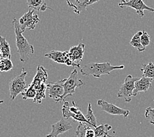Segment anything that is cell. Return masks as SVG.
<instances>
[{
  "label": "cell",
  "instance_id": "obj_8",
  "mask_svg": "<svg viewBox=\"0 0 154 137\" xmlns=\"http://www.w3.org/2000/svg\"><path fill=\"white\" fill-rule=\"evenodd\" d=\"M34 10L30 9L29 11L24 13L19 19V27L21 33H23L26 29L34 30L36 24L40 22L38 15H34Z\"/></svg>",
  "mask_w": 154,
  "mask_h": 137
},
{
  "label": "cell",
  "instance_id": "obj_22",
  "mask_svg": "<svg viewBox=\"0 0 154 137\" xmlns=\"http://www.w3.org/2000/svg\"><path fill=\"white\" fill-rule=\"evenodd\" d=\"M85 117L88 121V123L92 126L93 128H96L97 126V119L95 117V115L94 114V112L92 108V105L91 104H89L88 105V109H87V113L85 115Z\"/></svg>",
  "mask_w": 154,
  "mask_h": 137
},
{
  "label": "cell",
  "instance_id": "obj_29",
  "mask_svg": "<svg viewBox=\"0 0 154 137\" xmlns=\"http://www.w3.org/2000/svg\"><path fill=\"white\" fill-rule=\"evenodd\" d=\"M68 5L70 8H72L74 9V12L76 14H78V11H77V6L80 3L79 0H66Z\"/></svg>",
  "mask_w": 154,
  "mask_h": 137
},
{
  "label": "cell",
  "instance_id": "obj_6",
  "mask_svg": "<svg viewBox=\"0 0 154 137\" xmlns=\"http://www.w3.org/2000/svg\"><path fill=\"white\" fill-rule=\"evenodd\" d=\"M62 114L64 118H72L75 121L88 123V121L86 119L85 116L83 115L80 109L75 105V101L73 100L72 106H70L68 101H65L62 107Z\"/></svg>",
  "mask_w": 154,
  "mask_h": 137
},
{
  "label": "cell",
  "instance_id": "obj_14",
  "mask_svg": "<svg viewBox=\"0 0 154 137\" xmlns=\"http://www.w3.org/2000/svg\"><path fill=\"white\" fill-rule=\"evenodd\" d=\"M48 78V72L43 66L38 65L37 67L36 74L31 83V85H32L36 90L39 88L43 83L47 82Z\"/></svg>",
  "mask_w": 154,
  "mask_h": 137
},
{
  "label": "cell",
  "instance_id": "obj_28",
  "mask_svg": "<svg viewBox=\"0 0 154 137\" xmlns=\"http://www.w3.org/2000/svg\"><path fill=\"white\" fill-rule=\"evenodd\" d=\"M140 40H141V43L143 47L146 48L148 46V45H149L150 44V36L145 30L143 31Z\"/></svg>",
  "mask_w": 154,
  "mask_h": 137
},
{
  "label": "cell",
  "instance_id": "obj_12",
  "mask_svg": "<svg viewBox=\"0 0 154 137\" xmlns=\"http://www.w3.org/2000/svg\"><path fill=\"white\" fill-rule=\"evenodd\" d=\"M72 129L71 123L66 120V118H62L60 121L51 125V132L46 135V137H57L58 135L63 134L65 132Z\"/></svg>",
  "mask_w": 154,
  "mask_h": 137
},
{
  "label": "cell",
  "instance_id": "obj_11",
  "mask_svg": "<svg viewBox=\"0 0 154 137\" xmlns=\"http://www.w3.org/2000/svg\"><path fill=\"white\" fill-rule=\"evenodd\" d=\"M119 6L121 8H123L124 6H126L130 7L131 8L134 9L136 10V13L141 18L144 16L143 11L147 10L149 11L154 12V9L149 8L148 5H146L143 3V0H128V1L125 3H119Z\"/></svg>",
  "mask_w": 154,
  "mask_h": 137
},
{
  "label": "cell",
  "instance_id": "obj_21",
  "mask_svg": "<svg viewBox=\"0 0 154 137\" xmlns=\"http://www.w3.org/2000/svg\"><path fill=\"white\" fill-rule=\"evenodd\" d=\"M46 89H47V86H46V84L45 83H43L39 88H38V89L36 90L37 91L36 96L33 100L34 103H36V104L42 103V100L45 99V98H46V95H45V90H46Z\"/></svg>",
  "mask_w": 154,
  "mask_h": 137
},
{
  "label": "cell",
  "instance_id": "obj_3",
  "mask_svg": "<svg viewBox=\"0 0 154 137\" xmlns=\"http://www.w3.org/2000/svg\"><path fill=\"white\" fill-rule=\"evenodd\" d=\"M27 72L24 71L23 67L21 73L19 75L13 78L9 83L10 99L13 101L19 94H21L28 87L25 80Z\"/></svg>",
  "mask_w": 154,
  "mask_h": 137
},
{
  "label": "cell",
  "instance_id": "obj_31",
  "mask_svg": "<svg viewBox=\"0 0 154 137\" xmlns=\"http://www.w3.org/2000/svg\"><path fill=\"white\" fill-rule=\"evenodd\" d=\"M4 103V100H0V104Z\"/></svg>",
  "mask_w": 154,
  "mask_h": 137
},
{
  "label": "cell",
  "instance_id": "obj_23",
  "mask_svg": "<svg viewBox=\"0 0 154 137\" xmlns=\"http://www.w3.org/2000/svg\"><path fill=\"white\" fill-rule=\"evenodd\" d=\"M37 91L35 88L30 84L29 86L23 92L21 93V95L23 96V99L26 100L27 99H34L35 97L36 96Z\"/></svg>",
  "mask_w": 154,
  "mask_h": 137
},
{
  "label": "cell",
  "instance_id": "obj_19",
  "mask_svg": "<svg viewBox=\"0 0 154 137\" xmlns=\"http://www.w3.org/2000/svg\"><path fill=\"white\" fill-rule=\"evenodd\" d=\"M142 33L143 31H138V33H136L134 36H132V39L130 42L131 45L132 47L135 48L138 52H142L146 50V48L143 47L141 43L140 38L142 35Z\"/></svg>",
  "mask_w": 154,
  "mask_h": 137
},
{
  "label": "cell",
  "instance_id": "obj_2",
  "mask_svg": "<svg viewBox=\"0 0 154 137\" xmlns=\"http://www.w3.org/2000/svg\"><path fill=\"white\" fill-rule=\"evenodd\" d=\"M124 68V65L113 66L109 62L90 63L80 69V73L85 76L92 75L96 78H100L102 75H109L114 70L123 69Z\"/></svg>",
  "mask_w": 154,
  "mask_h": 137
},
{
  "label": "cell",
  "instance_id": "obj_25",
  "mask_svg": "<svg viewBox=\"0 0 154 137\" xmlns=\"http://www.w3.org/2000/svg\"><path fill=\"white\" fill-rule=\"evenodd\" d=\"M100 0H84L82 2H80L77 6V11H78V15L83 11L86 10L88 7L92 5L94 3L100 2Z\"/></svg>",
  "mask_w": 154,
  "mask_h": 137
},
{
  "label": "cell",
  "instance_id": "obj_7",
  "mask_svg": "<svg viewBox=\"0 0 154 137\" xmlns=\"http://www.w3.org/2000/svg\"><path fill=\"white\" fill-rule=\"evenodd\" d=\"M65 79H61L56 83L46 82L47 89L48 90L49 96L55 102L63 101V95L65 90L63 84L65 81Z\"/></svg>",
  "mask_w": 154,
  "mask_h": 137
},
{
  "label": "cell",
  "instance_id": "obj_10",
  "mask_svg": "<svg viewBox=\"0 0 154 137\" xmlns=\"http://www.w3.org/2000/svg\"><path fill=\"white\" fill-rule=\"evenodd\" d=\"M97 104L101 107V110L111 115H122L124 117H127L130 114V111L128 110H124V109L119 107L117 105L107 102V101L102 99L97 100Z\"/></svg>",
  "mask_w": 154,
  "mask_h": 137
},
{
  "label": "cell",
  "instance_id": "obj_24",
  "mask_svg": "<svg viewBox=\"0 0 154 137\" xmlns=\"http://www.w3.org/2000/svg\"><path fill=\"white\" fill-rule=\"evenodd\" d=\"M13 67V63L10 59H3L0 61V71L8 72Z\"/></svg>",
  "mask_w": 154,
  "mask_h": 137
},
{
  "label": "cell",
  "instance_id": "obj_15",
  "mask_svg": "<svg viewBox=\"0 0 154 137\" xmlns=\"http://www.w3.org/2000/svg\"><path fill=\"white\" fill-rule=\"evenodd\" d=\"M153 79L142 76L135 83V89L133 92V96H137L140 92H146L152 86Z\"/></svg>",
  "mask_w": 154,
  "mask_h": 137
},
{
  "label": "cell",
  "instance_id": "obj_5",
  "mask_svg": "<svg viewBox=\"0 0 154 137\" xmlns=\"http://www.w3.org/2000/svg\"><path fill=\"white\" fill-rule=\"evenodd\" d=\"M85 83L78 77V73L76 69H74L71 72L68 79H66L65 83L63 84L65 93L63 95V101L69 96H72L75 93V89L77 87H81Z\"/></svg>",
  "mask_w": 154,
  "mask_h": 137
},
{
  "label": "cell",
  "instance_id": "obj_16",
  "mask_svg": "<svg viewBox=\"0 0 154 137\" xmlns=\"http://www.w3.org/2000/svg\"><path fill=\"white\" fill-rule=\"evenodd\" d=\"M26 2L29 9L36 10L38 11H45L47 9L52 10L47 6L45 0H27Z\"/></svg>",
  "mask_w": 154,
  "mask_h": 137
},
{
  "label": "cell",
  "instance_id": "obj_9",
  "mask_svg": "<svg viewBox=\"0 0 154 137\" xmlns=\"http://www.w3.org/2000/svg\"><path fill=\"white\" fill-rule=\"evenodd\" d=\"M45 57L48 59H51L55 63H60V64H65L67 66L76 67H80V64H77L73 62L69 58V51H51L48 54L45 55Z\"/></svg>",
  "mask_w": 154,
  "mask_h": 137
},
{
  "label": "cell",
  "instance_id": "obj_20",
  "mask_svg": "<svg viewBox=\"0 0 154 137\" xmlns=\"http://www.w3.org/2000/svg\"><path fill=\"white\" fill-rule=\"evenodd\" d=\"M142 76L148 77L154 80V63L149 62L148 63H143L141 68Z\"/></svg>",
  "mask_w": 154,
  "mask_h": 137
},
{
  "label": "cell",
  "instance_id": "obj_18",
  "mask_svg": "<svg viewBox=\"0 0 154 137\" xmlns=\"http://www.w3.org/2000/svg\"><path fill=\"white\" fill-rule=\"evenodd\" d=\"M112 129V126L108 124H101L94 128L96 137H115L109 134V131Z\"/></svg>",
  "mask_w": 154,
  "mask_h": 137
},
{
  "label": "cell",
  "instance_id": "obj_26",
  "mask_svg": "<svg viewBox=\"0 0 154 137\" xmlns=\"http://www.w3.org/2000/svg\"><path fill=\"white\" fill-rule=\"evenodd\" d=\"M89 124L86 123H80L78 127H77L76 131V137H86V130L87 126Z\"/></svg>",
  "mask_w": 154,
  "mask_h": 137
},
{
  "label": "cell",
  "instance_id": "obj_1",
  "mask_svg": "<svg viewBox=\"0 0 154 137\" xmlns=\"http://www.w3.org/2000/svg\"><path fill=\"white\" fill-rule=\"evenodd\" d=\"M13 24L15 29L16 36V46L17 51L20 55V60L21 62H26L30 58V56L34 54V48L32 45L29 43L26 38L23 36L20 30L19 24L16 18L13 19Z\"/></svg>",
  "mask_w": 154,
  "mask_h": 137
},
{
  "label": "cell",
  "instance_id": "obj_27",
  "mask_svg": "<svg viewBox=\"0 0 154 137\" xmlns=\"http://www.w3.org/2000/svg\"><path fill=\"white\" fill-rule=\"evenodd\" d=\"M145 117L148 119L150 123L154 125V108H146L145 112Z\"/></svg>",
  "mask_w": 154,
  "mask_h": 137
},
{
  "label": "cell",
  "instance_id": "obj_17",
  "mask_svg": "<svg viewBox=\"0 0 154 137\" xmlns=\"http://www.w3.org/2000/svg\"><path fill=\"white\" fill-rule=\"evenodd\" d=\"M0 50L1 56L3 59H11V54L10 50V45L6 38L0 36Z\"/></svg>",
  "mask_w": 154,
  "mask_h": 137
},
{
  "label": "cell",
  "instance_id": "obj_13",
  "mask_svg": "<svg viewBox=\"0 0 154 137\" xmlns=\"http://www.w3.org/2000/svg\"><path fill=\"white\" fill-rule=\"evenodd\" d=\"M85 44L80 43L78 45L72 46L69 50V55L70 59L77 64H80V62L82 61V58L85 53Z\"/></svg>",
  "mask_w": 154,
  "mask_h": 137
},
{
  "label": "cell",
  "instance_id": "obj_4",
  "mask_svg": "<svg viewBox=\"0 0 154 137\" xmlns=\"http://www.w3.org/2000/svg\"><path fill=\"white\" fill-rule=\"evenodd\" d=\"M138 77H133L129 75L125 78L124 83L122 84L119 92L118 98H122L125 102H130L133 96V92L135 89V83L139 80Z\"/></svg>",
  "mask_w": 154,
  "mask_h": 137
},
{
  "label": "cell",
  "instance_id": "obj_30",
  "mask_svg": "<svg viewBox=\"0 0 154 137\" xmlns=\"http://www.w3.org/2000/svg\"><path fill=\"white\" fill-rule=\"evenodd\" d=\"M121 3H125L127 2V0H121Z\"/></svg>",
  "mask_w": 154,
  "mask_h": 137
}]
</instances>
